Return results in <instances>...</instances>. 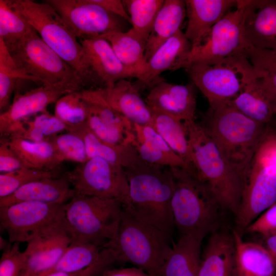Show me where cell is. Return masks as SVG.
Listing matches in <instances>:
<instances>
[{"mask_svg": "<svg viewBox=\"0 0 276 276\" xmlns=\"http://www.w3.org/2000/svg\"><path fill=\"white\" fill-rule=\"evenodd\" d=\"M183 123L189 146V174L209 189L222 209L236 216L241 201L243 176L225 159L199 123Z\"/></svg>", "mask_w": 276, "mask_h": 276, "instance_id": "cell-1", "label": "cell"}, {"mask_svg": "<svg viewBox=\"0 0 276 276\" xmlns=\"http://www.w3.org/2000/svg\"><path fill=\"white\" fill-rule=\"evenodd\" d=\"M141 158L125 168L129 202L124 208L141 220L171 235L174 228L171 202L175 181L172 171Z\"/></svg>", "mask_w": 276, "mask_h": 276, "instance_id": "cell-2", "label": "cell"}, {"mask_svg": "<svg viewBox=\"0 0 276 276\" xmlns=\"http://www.w3.org/2000/svg\"><path fill=\"white\" fill-rule=\"evenodd\" d=\"M199 124L225 159L243 177L271 126L249 118L229 104L210 108Z\"/></svg>", "mask_w": 276, "mask_h": 276, "instance_id": "cell-3", "label": "cell"}, {"mask_svg": "<svg viewBox=\"0 0 276 276\" xmlns=\"http://www.w3.org/2000/svg\"><path fill=\"white\" fill-rule=\"evenodd\" d=\"M175 181L171 206L174 226L181 235L202 241L217 232L222 206L209 189L178 168H170Z\"/></svg>", "mask_w": 276, "mask_h": 276, "instance_id": "cell-4", "label": "cell"}, {"mask_svg": "<svg viewBox=\"0 0 276 276\" xmlns=\"http://www.w3.org/2000/svg\"><path fill=\"white\" fill-rule=\"evenodd\" d=\"M171 235L131 214L123 207L115 237L104 247L112 249L118 262H128L157 276L173 243Z\"/></svg>", "mask_w": 276, "mask_h": 276, "instance_id": "cell-5", "label": "cell"}, {"mask_svg": "<svg viewBox=\"0 0 276 276\" xmlns=\"http://www.w3.org/2000/svg\"><path fill=\"white\" fill-rule=\"evenodd\" d=\"M240 208L234 230L240 235L276 203V130L271 127L259 145L243 177Z\"/></svg>", "mask_w": 276, "mask_h": 276, "instance_id": "cell-6", "label": "cell"}, {"mask_svg": "<svg viewBox=\"0 0 276 276\" xmlns=\"http://www.w3.org/2000/svg\"><path fill=\"white\" fill-rule=\"evenodd\" d=\"M5 1L33 27L48 46L79 73L89 89L99 87L98 82L84 63L79 40L51 5L45 1Z\"/></svg>", "mask_w": 276, "mask_h": 276, "instance_id": "cell-7", "label": "cell"}, {"mask_svg": "<svg viewBox=\"0 0 276 276\" xmlns=\"http://www.w3.org/2000/svg\"><path fill=\"white\" fill-rule=\"evenodd\" d=\"M63 208L72 242L104 247L117 234L123 205L116 199L75 194Z\"/></svg>", "mask_w": 276, "mask_h": 276, "instance_id": "cell-8", "label": "cell"}, {"mask_svg": "<svg viewBox=\"0 0 276 276\" xmlns=\"http://www.w3.org/2000/svg\"><path fill=\"white\" fill-rule=\"evenodd\" d=\"M248 0H238L234 9L228 12L212 29L199 45L191 48L181 68L194 63L216 64L245 55L251 45L244 32V22Z\"/></svg>", "mask_w": 276, "mask_h": 276, "instance_id": "cell-9", "label": "cell"}, {"mask_svg": "<svg viewBox=\"0 0 276 276\" xmlns=\"http://www.w3.org/2000/svg\"><path fill=\"white\" fill-rule=\"evenodd\" d=\"M9 52L18 67L36 83H68L89 89L79 73L48 46L38 33Z\"/></svg>", "mask_w": 276, "mask_h": 276, "instance_id": "cell-10", "label": "cell"}, {"mask_svg": "<svg viewBox=\"0 0 276 276\" xmlns=\"http://www.w3.org/2000/svg\"><path fill=\"white\" fill-rule=\"evenodd\" d=\"M64 175L75 194L129 202V184L124 168L100 157L88 158Z\"/></svg>", "mask_w": 276, "mask_h": 276, "instance_id": "cell-11", "label": "cell"}, {"mask_svg": "<svg viewBox=\"0 0 276 276\" xmlns=\"http://www.w3.org/2000/svg\"><path fill=\"white\" fill-rule=\"evenodd\" d=\"M248 61L244 55L220 63H194L185 68L207 99L210 108L215 109L229 104L239 94Z\"/></svg>", "mask_w": 276, "mask_h": 276, "instance_id": "cell-12", "label": "cell"}, {"mask_svg": "<svg viewBox=\"0 0 276 276\" xmlns=\"http://www.w3.org/2000/svg\"><path fill=\"white\" fill-rule=\"evenodd\" d=\"M63 204L22 201L0 207V223L10 243L27 242L42 231L64 222Z\"/></svg>", "mask_w": 276, "mask_h": 276, "instance_id": "cell-13", "label": "cell"}, {"mask_svg": "<svg viewBox=\"0 0 276 276\" xmlns=\"http://www.w3.org/2000/svg\"><path fill=\"white\" fill-rule=\"evenodd\" d=\"M59 13L78 40L124 31L123 19L90 0H45Z\"/></svg>", "mask_w": 276, "mask_h": 276, "instance_id": "cell-14", "label": "cell"}, {"mask_svg": "<svg viewBox=\"0 0 276 276\" xmlns=\"http://www.w3.org/2000/svg\"><path fill=\"white\" fill-rule=\"evenodd\" d=\"M81 88L68 83L42 85L23 94L15 93L9 107L0 114L1 137L9 136L17 132L29 117L47 112V107L63 96Z\"/></svg>", "mask_w": 276, "mask_h": 276, "instance_id": "cell-15", "label": "cell"}, {"mask_svg": "<svg viewBox=\"0 0 276 276\" xmlns=\"http://www.w3.org/2000/svg\"><path fill=\"white\" fill-rule=\"evenodd\" d=\"M72 242L64 223L51 226L27 242L19 276H38L52 268Z\"/></svg>", "mask_w": 276, "mask_h": 276, "instance_id": "cell-16", "label": "cell"}, {"mask_svg": "<svg viewBox=\"0 0 276 276\" xmlns=\"http://www.w3.org/2000/svg\"><path fill=\"white\" fill-rule=\"evenodd\" d=\"M243 85L239 94L229 103L237 110L259 123L273 122L276 97L266 79L248 63L243 72Z\"/></svg>", "mask_w": 276, "mask_h": 276, "instance_id": "cell-17", "label": "cell"}, {"mask_svg": "<svg viewBox=\"0 0 276 276\" xmlns=\"http://www.w3.org/2000/svg\"><path fill=\"white\" fill-rule=\"evenodd\" d=\"M79 41L82 47L84 63L102 88H111L120 80L134 77L106 39L96 37Z\"/></svg>", "mask_w": 276, "mask_h": 276, "instance_id": "cell-18", "label": "cell"}, {"mask_svg": "<svg viewBox=\"0 0 276 276\" xmlns=\"http://www.w3.org/2000/svg\"><path fill=\"white\" fill-rule=\"evenodd\" d=\"M145 102L153 110L174 117L183 122L195 121V85L170 83L164 80L150 90Z\"/></svg>", "mask_w": 276, "mask_h": 276, "instance_id": "cell-19", "label": "cell"}, {"mask_svg": "<svg viewBox=\"0 0 276 276\" xmlns=\"http://www.w3.org/2000/svg\"><path fill=\"white\" fill-rule=\"evenodd\" d=\"M192 48L181 30L163 43L146 62L137 79L150 89L163 80L160 75L166 71H175L182 64Z\"/></svg>", "mask_w": 276, "mask_h": 276, "instance_id": "cell-20", "label": "cell"}, {"mask_svg": "<svg viewBox=\"0 0 276 276\" xmlns=\"http://www.w3.org/2000/svg\"><path fill=\"white\" fill-rule=\"evenodd\" d=\"M188 23L185 35L192 48L200 45L213 27L238 0H185Z\"/></svg>", "mask_w": 276, "mask_h": 276, "instance_id": "cell-21", "label": "cell"}, {"mask_svg": "<svg viewBox=\"0 0 276 276\" xmlns=\"http://www.w3.org/2000/svg\"><path fill=\"white\" fill-rule=\"evenodd\" d=\"M244 27L251 45L276 51V0H248Z\"/></svg>", "mask_w": 276, "mask_h": 276, "instance_id": "cell-22", "label": "cell"}, {"mask_svg": "<svg viewBox=\"0 0 276 276\" xmlns=\"http://www.w3.org/2000/svg\"><path fill=\"white\" fill-rule=\"evenodd\" d=\"M75 194L70 182L63 174L60 177L43 178L21 186L12 194L0 198V207L22 201L64 204Z\"/></svg>", "mask_w": 276, "mask_h": 276, "instance_id": "cell-23", "label": "cell"}, {"mask_svg": "<svg viewBox=\"0 0 276 276\" xmlns=\"http://www.w3.org/2000/svg\"><path fill=\"white\" fill-rule=\"evenodd\" d=\"M100 89L106 102L132 124L152 125V111L130 81L123 79L111 88Z\"/></svg>", "mask_w": 276, "mask_h": 276, "instance_id": "cell-24", "label": "cell"}, {"mask_svg": "<svg viewBox=\"0 0 276 276\" xmlns=\"http://www.w3.org/2000/svg\"><path fill=\"white\" fill-rule=\"evenodd\" d=\"M134 139L131 145L144 161L160 166L187 170L184 160L150 125L132 124Z\"/></svg>", "mask_w": 276, "mask_h": 276, "instance_id": "cell-25", "label": "cell"}, {"mask_svg": "<svg viewBox=\"0 0 276 276\" xmlns=\"http://www.w3.org/2000/svg\"><path fill=\"white\" fill-rule=\"evenodd\" d=\"M198 276H238L233 234L217 231L211 234L201 256Z\"/></svg>", "mask_w": 276, "mask_h": 276, "instance_id": "cell-26", "label": "cell"}, {"mask_svg": "<svg viewBox=\"0 0 276 276\" xmlns=\"http://www.w3.org/2000/svg\"><path fill=\"white\" fill-rule=\"evenodd\" d=\"M232 234L238 276H276V265L264 245L244 241L234 229Z\"/></svg>", "mask_w": 276, "mask_h": 276, "instance_id": "cell-27", "label": "cell"}, {"mask_svg": "<svg viewBox=\"0 0 276 276\" xmlns=\"http://www.w3.org/2000/svg\"><path fill=\"white\" fill-rule=\"evenodd\" d=\"M202 241L181 235L165 261L157 276H198Z\"/></svg>", "mask_w": 276, "mask_h": 276, "instance_id": "cell-28", "label": "cell"}, {"mask_svg": "<svg viewBox=\"0 0 276 276\" xmlns=\"http://www.w3.org/2000/svg\"><path fill=\"white\" fill-rule=\"evenodd\" d=\"M186 15L185 1L164 0L146 43V62L163 43L180 30Z\"/></svg>", "mask_w": 276, "mask_h": 276, "instance_id": "cell-29", "label": "cell"}, {"mask_svg": "<svg viewBox=\"0 0 276 276\" xmlns=\"http://www.w3.org/2000/svg\"><path fill=\"white\" fill-rule=\"evenodd\" d=\"M66 131L74 132L82 138L88 158L100 157L124 168L131 166L140 158L131 144L113 145L105 142L93 133L87 123L70 127Z\"/></svg>", "mask_w": 276, "mask_h": 276, "instance_id": "cell-30", "label": "cell"}, {"mask_svg": "<svg viewBox=\"0 0 276 276\" xmlns=\"http://www.w3.org/2000/svg\"><path fill=\"white\" fill-rule=\"evenodd\" d=\"M7 137L10 147L18 155L26 168L41 170H59L61 163L49 141L35 142L15 134Z\"/></svg>", "mask_w": 276, "mask_h": 276, "instance_id": "cell-31", "label": "cell"}, {"mask_svg": "<svg viewBox=\"0 0 276 276\" xmlns=\"http://www.w3.org/2000/svg\"><path fill=\"white\" fill-rule=\"evenodd\" d=\"M98 37L110 43L120 61L137 78L146 62V45L128 31L111 32Z\"/></svg>", "mask_w": 276, "mask_h": 276, "instance_id": "cell-32", "label": "cell"}, {"mask_svg": "<svg viewBox=\"0 0 276 276\" xmlns=\"http://www.w3.org/2000/svg\"><path fill=\"white\" fill-rule=\"evenodd\" d=\"M152 126L171 148L185 162L191 171L189 146L186 127L183 121L169 114L151 110Z\"/></svg>", "mask_w": 276, "mask_h": 276, "instance_id": "cell-33", "label": "cell"}, {"mask_svg": "<svg viewBox=\"0 0 276 276\" xmlns=\"http://www.w3.org/2000/svg\"><path fill=\"white\" fill-rule=\"evenodd\" d=\"M105 247L89 243L72 242L57 262L38 276L55 272H73L84 269L98 262L104 255Z\"/></svg>", "mask_w": 276, "mask_h": 276, "instance_id": "cell-34", "label": "cell"}, {"mask_svg": "<svg viewBox=\"0 0 276 276\" xmlns=\"http://www.w3.org/2000/svg\"><path fill=\"white\" fill-rule=\"evenodd\" d=\"M132 25L128 32L146 45L164 0H123Z\"/></svg>", "mask_w": 276, "mask_h": 276, "instance_id": "cell-35", "label": "cell"}, {"mask_svg": "<svg viewBox=\"0 0 276 276\" xmlns=\"http://www.w3.org/2000/svg\"><path fill=\"white\" fill-rule=\"evenodd\" d=\"M37 33L5 0H0V39L9 52Z\"/></svg>", "mask_w": 276, "mask_h": 276, "instance_id": "cell-36", "label": "cell"}, {"mask_svg": "<svg viewBox=\"0 0 276 276\" xmlns=\"http://www.w3.org/2000/svg\"><path fill=\"white\" fill-rule=\"evenodd\" d=\"M19 80H35L19 69L10 52L0 39V109L1 113L9 107L11 96Z\"/></svg>", "mask_w": 276, "mask_h": 276, "instance_id": "cell-37", "label": "cell"}, {"mask_svg": "<svg viewBox=\"0 0 276 276\" xmlns=\"http://www.w3.org/2000/svg\"><path fill=\"white\" fill-rule=\"evenodd\" d=\"M67 130V126L63 122L47 111L32 120L24 121L21 128L12 134L30 141L41 142L49 141L52 137Z\"/></svg>", "mask_w": 276, "mask_h": 276, "instance_id": "cell-38", "label": "cell"}, {"mask_svg": "<svg viewBox=\"0 0 276 276\" xmlns=\"http://www.w3.org/2000/svg\"><path fill=\"white\" fill-rule=\"evenodd\" d=\"M89 114L88 105L81 90L67 94L55 103L54 115L67 126V129L86 123Z\"/></svg>", "mask_w": 276, "mask_h": 276, "instance_id": "cell-39", "label": "cell"}, {"mask_svg": "<svg viewBox=\"0 0 276 276\" xmlns=\"http://www.w3.org/2000/svg\"><path fill=\"white\" fill-rule=\"evenodd\" d=\"M100 88L81 90V96L87 103L89 111L110 125L124 130L132 131V123L106 102Z\"/></svg>", "mask_w": 276, "mask_h": 276, "instance_id": "cell-40", "label": "cell"}, {"mask_svg": "<svg viewBox=\"0 0 276 276\" xmlns=\"http://www.w3.org/2000/svg\"><path fill=\"white\" fill-rule=\"evenodd\" d=\"M49 141L61 163L68 160L81 164L88 159L83 140L74 132L61 133L52 137Z\"/></svg>", "mask_w": 276, "mask_h": 276, "instance_id": "cell-41", "label": "cell"}, {"mask_svg": "<svg viewBox=\"0 0 276 276\" xmlns=\"http://www.w3.org/2000/svg\"><path fill=\"white\" fill-rule=\"evenodd\" d=\"M63 175L59 170H41L24 168L0 174V198L7 197L21 186L45 178H57Z\"/></svg>", "mask_w": 276, "mask_h": 276, "instance_id": "cell-42", "label": "cell"}, {"mask_svg": "<svg viewBox=\"0 0 276 276\" xmlns=\"http://www.w3.org/2000/svg\"><path fill=\"white\" fill-rule=\"evenodd\" d=\"M245 55L254 68L266 79L276 97V51L250 45Z\"/></svg>", "mask_w": 276, "mask_h": 276, "instance_id": "cell-43", "label": "cell"}, {"mask_svg": "<svg viewBox=\"0 0 276 276\" xmlns=\"http://www.w3.org/2000/svg\"><path fill=\"white\" fill-rule=\"evenodd\" d=\"M87 125L93 133L102 141L113 145L131 144L134 139L133 130L126 131L110 125L89 111Z\"/></svg>", "mask_w": 276, "mask_h": 276, "instance_id": "cell-44", "label": "cell"}, {"mask_svg": "<svg viewBox=\"0 0 276 276\" xmlns=\"http://www.w3.org/2000/svg\"><path fill=\"white\" fill-rule=\"evenodd\" d=\"M25 264L24 252L19 243H13L3 251L0 260V276H19Z\"/></svg>", "mask_w": 276, "mask_h": 276, "instance_id": "cell-45", "label": "cell"}, {"mask_svg": "<svg viewBox=\"0 0 276 276\" xmlns=\"http://www.w3.org/2000/svg\"><path fill=\"white\" fill-rule=\"evenodd\" d=\"M118 262L115 251L111 248L106 247V250L101 259L95 264L80 271L73 272H55L47 276H102L111 265Z\"/></svg>", "mask_w": 276, "mask_h": 276, "instance_id": "cell-46", "label": "cell"}, {"mask_svg": "<svg viewBox=\"0 0 276 276\" xmlns=\"http://www.w3.org/2000/svg\"><path fill=\"white\" fill-rule=\"evenodd\" d=\"M245 233L259 234L263 237L276 234V203L252 222Z\"/></svg>", "mask_w": 276, "mask_h": 276, "instance_id": "cell-47", "label": "cell"}, {"mask_svg": "<svg viewBox=\"0 0 276 276\" xmlns=\"http://www.w3.org/2000/svg\"><path fill=\"white\" fill-rule=\"evenodd\" d=\"M0 141L1 173L26 168L18 155L10 147L7 136L1 137Z\"/></svg>", "mask_w": 276, "mask_h": 276, "instance_id": "cell-48", "label": "cell"}, {"mask_svg": "<svg viewBox=\"0 0 276 276\" xmlns=\"http://www.w3.org/2000/svg\"><path fill=\"white\" fill-rule=\"evenodd\" d=\"M106 11L116 15L131 24V19L121 0H90Z\"/></svg>", "mask_w": 276, "mask_h": 276, "instance_id": "cell-49", "label": "cell"}, {"mask_svg": "<svg viewBox=\"0 0 276 276\" xmlns=\"http://www.w3.org/2000/svg\"><path fill=\"white\" fill-rule=\"evenodd\" d=\"M102 276H156L150 274L143 269L136 267L109 268L106 270Z\"/></svg>", "mask_w": 276, "mask_h": 276, "instance_id": "cell-50", "label": "cell"}, {"mask_svg": "<svg viewBox=\"0 0 276 276\" xmlns=\"http://www.w3.org/2000/svg\"><path fill=\"white\" fill-rule=\"evenodd\" d=\"M264 245L269 251L276 265V234L263 236Z\"/></svg>", "mask_w": 276, "mask_h": 276, "instance_id": "cell-51", "label": "cell"}, {"mask_svg": "<svg viewBox=\"0 0 276 276\" xmlns=\"http://www.w3.org/2000/svg\"><path fill=\"white\" fill-rule=\"evenodd\" d=\"M274 120H273V124H274L275 125H276V98L274 102ZM275 129L276 130V129Z\"/></svg>", "mask_w": 276, "mask_h": 276, "instance_id": "cell-52", "label": "cell"}]
</instances>
